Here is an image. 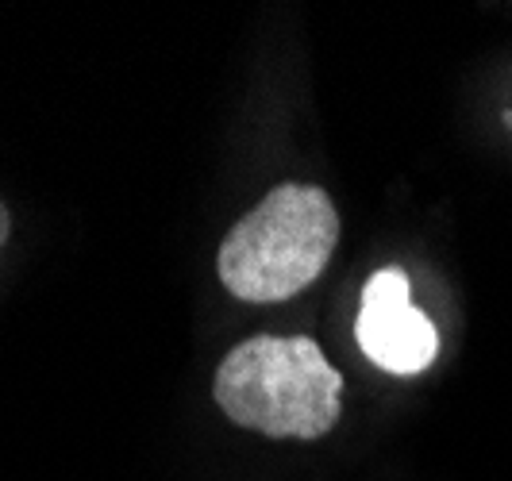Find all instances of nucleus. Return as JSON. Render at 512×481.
I'll return each instance as SVG.
<instances>
[{
	"mask_svg": "<svg viewBox=\"0 0 512 481\" xmlns=\"http://www.w3.org/2000/svg\"><path fill=\"white\" fill-rule=\"evenodd\" d=\"M8 231H12V216H8V208L0 204V247H4V239H8Z\"/></svg>",
	"mask_w": 512,
	"mask_h": 481,
	"instance_id": "20e7f679",
	"label": "nucleus"
},
{
	"mask_svg": "<svg viewBox=\"0 0 512 481\" xmlns=\"http://www.w3.org/2000/svg\"><path fill=\"white\" fill-rule=\"evenodd\" d=\"M339 243V212L316 185H278L220 247V281L239 301L278 304L324 274Z\"/></svg>",
	"mask_w": 512,
	"mask_h": 481,
	"instance_id": "f03ea898",
	"label": "nucleus"
},
{
	"mask_svg": "<svg viewBox=\"0 0 512 481\" xmlns=\"http://www.w3.org/2000/svg\"><path fill=\"white\" fill-rule=\"evenodd\" d=\"M212 397L239 428L308 443L335 428L343 378L308 335H255L220 362Z\"/></svg>",
	"mask_w": 512,
	"mask_h": 481,
	"instance_id": "f257e3e1",
	"label": "nucleus"
},
{
	"mask_svg": "<svg viewBox=\"0 0 512 481\" xmlns=\"http://www.w3.org/2000/svg\"><path fill=\"white\" fill-rule=\"evenodd\" d=\"M362 355L385 374H420L439 355L436 324L409 301V274L401 266H385L362 289L359 324H355Z\"/></svg>",
	"mask_w": 512,
	"mask_h": 481,
	"instance_id": "7ed1b4c3",
	"label": "nucleus"
}]
</instances>
